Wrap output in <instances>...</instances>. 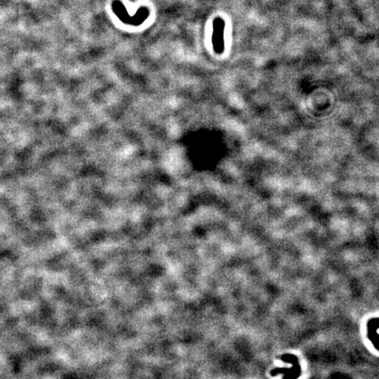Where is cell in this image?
Returning a JSON list of instances; mask_svg holds the SVG:
<instances>
[{
  "label": "cell",
  "mask_w": 379,
  "mask_h": 379,
  "mask_svg": "<svg viewBox=\"0 0 379 379\" xmlns=\"http://www.w3.org/2000/svg\"><path fill=\"white\" fill-rule=\"evenodd\" d=\"M112 10L114 14L127 25L140 26L149 17V10L146 7H141L135 15H129L124 5L119 0H114L112 3Z\"/></svg>",
  "instance_id": "obj_1"
},
{
  "label": "cell",
  "mask_w": 379,
  "mask_h": 379,
  "mask_svg": "<svg viewBox=\"0 0 379 379\" xmlns=\"http://www.w3.org/2000/svg\"><path fill=\"white\" fill-rule=\"evenodd\" d=\"M225 26H226V23L220 17H218L213 20L212 41H213V49L218 54L222 53L224 51V47H225V43H224Z\"/></svg>",
  "instance_id": "obj_2"
}]
</instances>
